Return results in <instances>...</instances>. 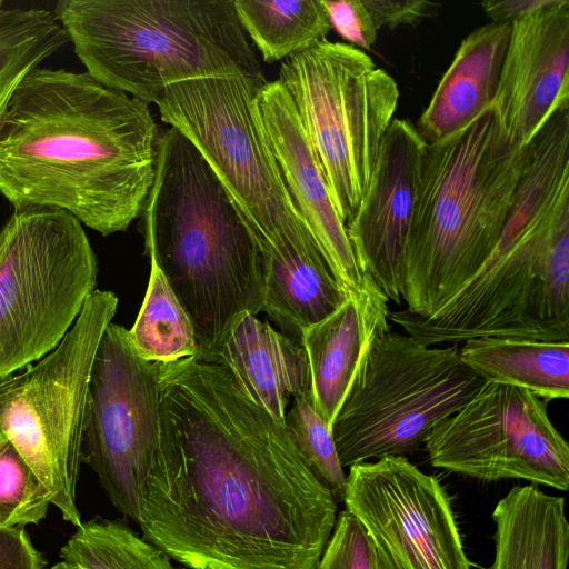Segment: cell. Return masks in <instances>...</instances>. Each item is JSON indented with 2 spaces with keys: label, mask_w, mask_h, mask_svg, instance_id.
Wrapping results in <instances>:
<instances>
[{
  "label": "cell",
  "mask_w": 569,
  "mask_h": 569,
  "mask_svg": "<svg viewBox=\"0 0 569 569\" xmlns=\"http://www.w3.org/2000/svg\"><path fill=\"white\" fill-rule=\"evenodd\" d=\"M150 277L138 317L130 330V342L146 361L167 363L197 356L192 322L164 276L150 262Z\"/></svg>",
  "instance_id": "d4e9b609"
},
{
  "label": "cell",
  "mask_w": 569,
  "mask_h": 569,
  "mask_svg": "<svg viewBox=\"0 0 569 569\" xmlns=\"http://www.w3.org/2000/svg\"><path fill=\"white\" fill-rule=\"evenodd\" d=\"M160 439L158 363L140 358L128 329L111 322L90 373L81 455L113 507L136 523Z\"/></svg>",
  "instance_id": "7c38bea8"
},
{
  "label": "cell",
  "mask_w": 569,
  "mask_h": 569,
  "mask_svg": "<svg viewBox=\"0 0 569 569\" xmlns=\"http://www.w3.org/2000/svg\"><path fill=\"white\" fill-rule=\"evenodd\" d=\"M389 319L428 346L569 341V202L518 194L493 251L459 291L428 316L401 309Z\"/></svg>",
  "instance_id": "8992f818"
},
{
  "label": "cell",
  "mask_w": 569,
  "mask_h": 569,
  "mask_svg": "<svg viewBox=\"0 0 569 569\" xmlns=\"http://www.w3.org/2000/svg\"><path fill=\"white\" fill-rule=\"evenodd\" d=\"M284 428L337 503L343 501L347 472L341 466L331 428L315 409L311 395L296 397L284 417Z\"/></svg>",
  "instance_id": "4316f807"
},
{
  "label": "cell",
  "mask_w": 569,
  "mask_h": 569,
  "mask_svg": "<svg viewBox=\"0 0 569 569\" xmlns=\"http://www.w3.org/2000/svg\"><path fill=\"white\" fill-rule=\"evenodd\" d=\"M267 80L229 76L168 87L158 102L163 122L202 154L249 228L261 259L315 241L281 176L257 110Z\"/></svg>",
  "instance_id": "52a82bcc"
},
{
  "label": "cell",
  "mask_w": 569,
  "mask_h": 569,
  "mask_svg": "<svg viewBox=\"0 0 569 569\" xmlns=\"http://www.w3.org/2000/svg\"><path fill=\"white\" fill-rule=\"evenodd\" d=\"M379 30L399 26H415L436 13L441 3L428 0H363Z\"/></svg>",
  "instance_id": "4dcf8cb0"
},
{
  "label": "cell",
  "mask_w": 569,
  "mask_h": 569,
  "mask_svg": "<svg viewBox=\"0 0 569 569\" xmlns=\"http://www.w3.org/2000/svg\"><path fill=\"white\" fill-rule=\"evenodd\" d=\"M67 42L52 11L0 0V120L22 79Z\"/></svg>",
  "instance_id": "cb8c5ba5"
},
{
  "label": "cell",
  "mask_w": 569,
  "mask_h": 569,
  "mask_svg": "<svg viewBox=\"0 0 569 569\" xmlns=\"http://www.w3.org/2000/svg\"><path fill=\"white\" fill-rule=\"evenodd\" d=\"M278 81L293 102L346 226L393 120L398 84L363 50L328 39L283 60Z\"/></svg>",
  "instance_id": "ba28073f"
},
{
  "label": "cell",
  "mask_w": 569,
  "mask_h": 569,
  "mask_svg": "<svg viewBox=\"0 0 569 569\" xmlns=\"http://www.w3.org/2000/svg\"><path fill=\"white\" fill-rule=\"evenodd\" d=\"M97 276L76 217L56 208L13 210L0 228V381L57 348Z\"/></svg>",
  "instance_id": "9c48e42d"
},
{
  "label": "cell",
  "mask_w": 569,
  "mask_h": 569,
  "mask_svg": "<svg viewBox=\"0 0 569 569\" xmlns=\"http://www.w3.org/2000/svg\"><path fill=\"white\" fill-rule=\"evenodd\" d=\"M47 569H81V568L73 563L61 560Z\"/></svg>",
  "instance_id": "836d02e7"
},
{
  "label": "cell",
  "mask_w": 569,
  "mask_h": 569,
  "mask_svg": "<svg viewBox=\"0 0 569 569\" xmlns=\"http://www.w3.org/2000/svg\"><path fill=\"white\" fill-rule=\"evenodd\" d=\"M52 13L86 72L148 104L188 80H266L233 0H59Z\"/></svg>",
  "instance_id": "5b68a950"
},
{
  "label": "cell",
  "mask_w": 569,
  "mask_h": 569,
  "mask_svg": "<svg viewBox=\"0 0 569 569\" xmlns=\"http://www.w3.org/2000/svg\"><path fill=\"white\" fill-rule=\"evenodd\" d=\"M141 216L150 262L192 322L196 357L210 352L237 316L263 311L256 241L212 168L173 127L159 131Z\"/></svg>",
  "instance_id": "3957f363"
},
{
  "label": "cell",
  "mask_w": 569,
  "mask_h": 569,
  "mask_svg": "<svg viewBox=\"0 0 569 569\" xmlns=\"http://www.w3.org/2000/svg\"><path fill=\"white\" fill-rule=\"evenodd\" d=\"M459 357L485 381L527 390L546 402L569 397V341L480 337L465 341Z\"/></svg>",
  "instance_id": "7402d4cb"
},
{
  "label": "cell",
  "mask_w": 569,
  "mask_h": 569,
  "mask_svg": "<svg viewBox=\"0 0 569 569\" xmlns=\"http://www.w3.org/2000/svg\"><path fill=\"white\" fill-rule=\"evenodd\" d=\"M569 1L550 0L511 23L491 107L507 136L527 146L569 103Z\"/></svg>",
  "instance_id": "2e32d148"
},
{
  "label": "cell",
  "mask_w": 569,
  "mask_h": 569,
  "mask_svg": "<svg viewBox=\"0 0 569 569\" xmlns=\"http://www.w3.org/2000/svg\"><path fill=\"white\" fill-rule=\"evenodd\" d=\"M511 23L490 22L460 43L416 126L429 144L461 130L491 107Z\"/></svg>",
  "instance_id": "ffe728a7"
},
{
  "label": "cell",
  "mask_w": 569,
  "mask_h": 569,
  "mask_svg": "<svg viewBox=\"0 0 569 569\" xmlns=\"http://www.w3.org/2000/svg\"><path fill=\"white\" fill-rule=\"evenodd\" d=\"M59 555L81 569H179L164 551L120 519L82 521Z\"/></svg>",
  "instance_id": "484cf974"
},
{
  "label": "cell",
  "mask_w": 569,
  "mask_h": 569,
  "mask_svg": "<svg viewBox=\"0 0 569 569\" xmlns=\"http://www.w3.org/2000/svg\"><path fill=\"white\" fill-rule=\"evenodd\" d=\"M425 148L416 126L393 119L368 188L346 224L360 273L397 305L402 302L406 243Z\"/></svg>",
  "instance_id": "9a60e30c"
},
{
  "label": "cell",
  "mask_w": 569,
  "mask_h": 569,
  "mask_svg": "<svg viewBox=\"0 0 569 569\" xmlns=\"http://www.w3.org/2000/svg\"><path fill=\"white\" fill-rule=\"evenodd\" d=\"M316 569H378L372 543L358 519L340 511Z\"/></svg>",
  "instance_id": "f1b7e54d"
},
{
  "label": "cell",
  "mask_w": 569,
  "mask_h": 569,
  "mask_svg": "<svg viewBox=\"0 0 569 569\" xmlns=\"http://www.w3.org/2000/svg\"><path fill=\"white\" fill-rule=\"evenodd\" d=\"M331 29L333 28L347 41L371 49L377 40L378 30L363 0H322Z\"/></svg>",
  "instance_id": "f546056e"
},
{
  "label": "cell",
  "mask_w": 569,
  "mask_h": 569,
  "mask_svg": "<svg viewBox=\"0 0 569 569\" xmlns=\"http://www.w3.org/2000/svg\"><path fill=\"white\" fill-rule=\"evenodd\" d=\"M50 495L8 437L0 432V527L38 525Z\"/></svg>",
  "instance_id": "83f0119b"
},
{
  "label": "cell",
  "mask_w": 569,
  "mask_h": 569,
  "mask_svg": "<svg viewBox=\"0 0 569 569\" xmlns=\"http://www.w3.org/2000/svg\"><path fill=\"white\" fill-rule=\"evenodd\" d=\"M495 555L489 569H567L565 498L533 483L513 486L495 506Z\"/></svg>",
  "instance_id": "44dd1931"
},
{
  "label": "cell",
  "mask_w": 569,
  "mask_h": 569,
  "mask_svg": "<svg viewBox=\"0 0 569 569\" xmlns=\"http://www.w3.org/2000/svg\"><path fill=\"white\" fill-rule=\"evenodd\" d=\"M550 0H486L480 3L496 23H512L545 7Z\"/></svg>",
  "instance_id": "d6a6232c"
},
{
  "label": "cell",
  "mask_w": 569,
  "mask_h": 569,
  "mask_svg": "<svg viewBox=\"0 0 569 569\" xmlns=\"http://www.w3.org/2000/svg\"><path fill=\"white\" fill-rule=\"evenodd\" d=\"M238 20L264 62L273 63L326 39L331 24L322 0H233Z\"/></svg>",
  "instance_id": "603a6c76"
},
{
  "label": "cell",
  "mask_w": 569,
  "mask_h": 569,
  "mask_svg": "<svg viewBox=\"0 0 569 569\" xmlns=\"http://www.w3.org/2000/svg\"><path fill=\"white\" fill-rule=\"evenodd\" d=\"M257 110L281 176L303 222L346 292L359 287L360 273L315 149L283 86L261 87Z\"/></svg>",
  "instance_id": "e0dca14e"
},
{
  "label": "cell",
  "mask_w": 569,
  "mask_h": 569,
  "mask_svg": "<svg viewBox=\"0 0 569 569\" xmlns=\"http://www.w3.org/2000/svg\"><path fill=\"white\" fill-rule=\"evenodd\" d=\"M388 302L376 283L362 276L336 310L301 333L311 400L330 428L373 349L391 331Z\"/></svg>",
  "instance_id": "ac0fdd59"
},
{
  "label": "cell",
  "mask_w": 569,
  "mask_h": 569,
  "mask_svg": "<svg viewBox=\"0 0 569 569\" xmlns=\"http://www.w3.org/2000/svg\"><path fill=\"white\" fill-rule=\"evenodd\" d=\"M485 382L460 360L458 345L438 348L389 331L331 426L341 466L415 452Z\"/></svg>",
  "instance_id": "30bf717a"
},
{
  "label": "cell",
  "mask_w": 569,
  "mask_h": 569,
  "mask_svg": "<svg viewBox=\"0 0 569 569\" xmlns=\"http://www.w3.org/2000/svg\"><path fill=\"white\" fill-rule=\"evenodd\" d=\"M159 130L149 104L88 72L38 67L0 120V193L56 208L107 237L141 216Z\"/></svg>",
  "instance_id": "7a4b0ae2"
},
{
  "label": "cell",
  "mask_w": 569,
  "mask_h": 569,
  "mask_svg": "<svg viewBox=\"0 0 569 569\" xmlns=\"http://www.w3.org/2000/svg\"><path fill=\"white\" fill-rule=\"evenodd\" d=\"M198 358L222 366L239 389L282 427L291 401L310 393L302 345L247 311L233 319L210 352Z\"/></svg>",
  "instance_id": "d6986e66"
},
{
  "label": "cell",
  "mask_w": 569,
  "mask_h": 569,
  "mask_svg": "<svg viewBox=\"0 0 569 569\" xmlns=\"http://www.w3.org/2000/svg\"><path fill=\"white\" fill-rule=\"evenodd\" d=\"M525 156L526 146L507 136L492 107L461 130L426 143L406 243L405 310L432 313L488 259Z\"/></svg>",
  "instance_id": "277c9868"
},
{
  "label": "cell",
  "mask_w": 569,
  "mask_h": 569,
  "mask_svg": "<svg viewBox=\"0 0 569 569\" xmlns=\"http://www.w3.org/2000/svg\"><path fill=\"white\" fill-rule=\"evenodd\" d=\"M158 370L160 450L141 536L189 569H316L338 503L286 428L216 362Z\"/></svg>",
  "instance_id": "6da1fadb"
},
{
  "label": "cell",
  "mask_w": 569,
  "mask_h": 569,
  "mask_svg": "<svg viewBox=\"0 0 569 569\" xmlns=\"http://www.w3.org/2000/svg\"><path fill=\"white\" fill-rule=\"evenodd\" d=\"M24 527H0V569H47Z\"/></svg>",
  "instance_id": "1f68e13d"
},
{
  "label": "cell",
  "mask_w": 569,
  "mask_h": 569,
  "mask_svg": "<svg viewBox=\"0 0 569 569\" xmlns=\"http://www.w3.org/2000/svg\"><path fill=\"white\" fill-rule=\"evenodd\" d=\"M342 502L366 530L378 569H471L450 496L406 457L349 467Z\"/></svg>",
  "instance_id": "5bb4252c"
},
{
  "label": "cell",
  "mask_w": 569,
  "mask_h": 569,
  "mask_svg": "<svg viewBox=\"0 0 569 569\" xmlns=\"http://www.w3.org/2000/svg\"><path fill=\"white\" fill-rule=\"evenodd\" d=\"M422 445L429 463L449 472L569 488L567 440L551 422L547 402L517 387L486 381Z\"/></svg>",
  "instance_id": "4fadbf2b"
},
{
  "label": "cell",
  "mask_w": 569,
  "mask_h": 569,
  "mask_svg": "<svg viewBox=\"0 0 569 569\" xmlns=\"http://www.w3.org/2000/svg\"><path fill=\"white\" fill-rule=\"evenodd\" d=\"M118 297L96 289L71 329L27 371L0 381V432L21 453L63 520L81 523L77 485L88 386L101 337Z\"/></svg>",
  "instance_id": "8fae6325"
}]
</instances>
